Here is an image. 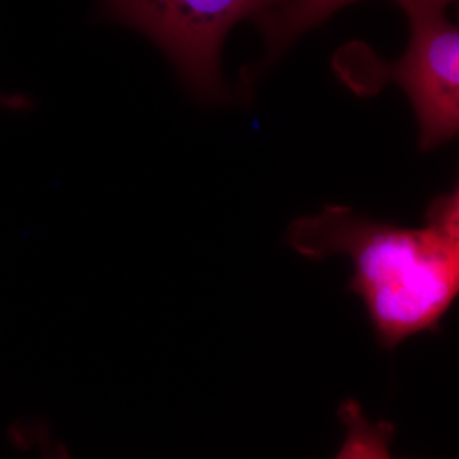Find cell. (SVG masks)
<instances>
[{
  "instance_id": "5b68a950",
  "label": "cell",
  "mask_w": 459,
  "mask_h": 459,
  "mask_svg": "<svg viewBox=\"0 0 459 459\" xmlns=\"http://www.w3.org/2000/svg\"><path fill=\"white\" fill-rule=\"evenodd\" d=\"M339 419L344 427V441L333 459H394V429L390 422L371 420L356 400H345Z\"/></svg>"
},
{
  "instance_id": "52a82bcc",
  "label": "cell",
  "mask_w": 459,
  "mask_h": 459,
  "mask_svg": "<svg viewBox=\"0 0 459 459\" xmlns=\"http://www.w3.org/2000/svg\"><path fill=\"white\" fill-rule=\"evenodd\" d=\"M43 459H70V456L62 446H51L48 449H45Z\"/></svg>"
},
{
  "instance_id": "3957f363",
  "label": "cell",
  "mask_w": 459,
  "mask_h": 459,
  "mask_svg": "<svg viewBox=\"0 0 459 459\" xmlns=\"http://www.w3.org/2000/svg\"><path fill=\"white\" fill-rule=\"evenodd\" d=\"M402 9L409 19V45L385 74L411 99L420 148L432 150L459 132V30L441 7L409 4Z\"/></svg>"
},
{
  "instance_id": "6da1fadb",
  "label": "cell",
  "mask_w": 459,
  "mask_h": 459,
  "mask_svg": "<svg viewBox=\"0 0 459 459\" xmlns=\"http://www.w3.org/2000/svg\"><path fill=\"white\" fill-rule=\"evenodd\" d=\"M290 246L308 259L345 255L349 290L359 296L386 349L439 328L459 293V189L434 197L422 227L377 221L344 206L296 220Z\"/></svg>"
},
{
  "instance_id": "8992f818",
  "label": "cell",
  "mask_w": 459,
  "mask_h": 459,
  "mask_svg": "<svg viewBox=\"0 0 459 459\" xmlns=\"http://www.w3.org/2000/svg\"><path fill=\"white\" fill-rule=\"evenodd\" d=\"M30 99L21 94H9V92H0V109H11V111H21L30 108Z\"/></svg>"
},
{
  "instance_id": "7a4b0ae2",
  "label": "cell",
  "mask_w": 459,
  "mask_h": 459,
  "mask_svg": "<svg viewBox=\"0 0 459 459\" xmlns=\"http://www.w3.org/2000/svg\"><path fill=\"white\" fill-rule=\"evenodd\" d=\"M281 0H100V14L121 22L167 55L182 81L204 98L223 94L221 49L242 21L259 17Z\"/></svg>"
},
{
  "instance_id": "277c9868",
  "label": "cell",
  "mask_w": 459,
  "mask_h": 459,
  "mask_svg": "<svg viewBox=\"0 0 459 459\" xmlns=\"http://www.w3.org/2000/svg\"><path fill=\"white\" fill-rule=\"evenodd\" d=\"M358 0H281L276 7L255 21L261 28L271 56H278L301 34L324 24L342 7ZM400 7L409 4H426L446 9L455 0H394Z\"/></svg>"
}]
</instances>
